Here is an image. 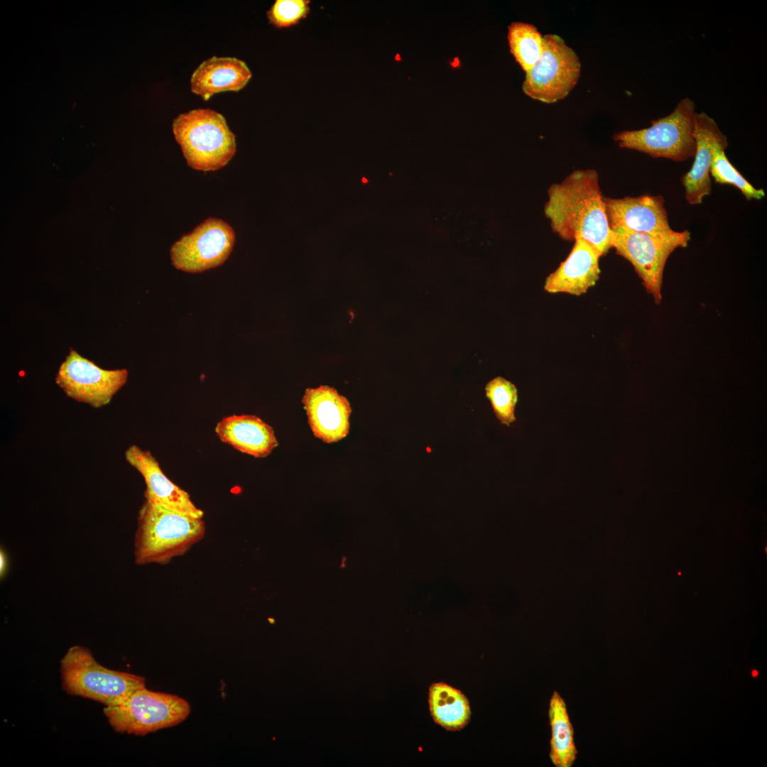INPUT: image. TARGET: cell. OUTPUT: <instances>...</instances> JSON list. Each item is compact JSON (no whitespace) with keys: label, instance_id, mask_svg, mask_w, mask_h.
<instances>
[{"label":"cell","instance_id":"1","mask_svg":"<svg viewBox=\"0 0 767 767\" xmlns=\"http://www.w3.org/2000/svg\"><path fill=\"white\" fill-rule=\"evenodd\" d=\"M548 195L544 212L554 232L565 240L586 241L600 256L612 248L613 231L595 170H575L550 185Z\"/></svg>","mask_w":767,"mask_h":767},{"label":"cell","instance_id":"2","mask_svg":"<svg viewBox=\"0 0 767 767\" xmlns=\"http://www.w3.org/2000/svg\"><path fill=\"white\" fill-rule=\"evenodd\" d=\"M202 518L166 508L145 501L138 516L134 538L137 565H164L185 554L205 535Z\"/></svg>","mask_w":767,"mask_h":767},{"label":"cell","instance_id":"3","mask_svg":"<svg viewBox=\"0 0 767 767\" xmlns=\"http://www.w3.org/2000/svg\"><path fill=\"white\" fill-rule=\"evenodd\" d=\"M173 132L188 165L214 171L225 166L236 153V136L225 118L210 109H197L178 115Z\"/></svg>","mask_w":767,"mask_h":767},{"label":"cell","instance_id":"4","mask_svg":"<svg viewBox=\"0 0 767 767\" xmlns=\"http://www.w3.org/2000/svg\"><path fill=\"white\" fill-rule=\"evenodd\" d=\"M62 687L69 695L97 701L105 707L121 704L146 686L143 677L109 669L87 648L71 646L60 660Z\"/></svg>","mask_w":767,"mask_h":767},{"label":"cell","instance_id":"5","mask_svg":"<svg viewBox=\"0 0 767 767\" xmlns=\"http://www.w3.org/2000/svg\"><path fill=\"white\" fill-rule=\"evenodd\" d=\"M696 114L694 102L686 97L671 114L652 121L650 127L623 131L613 138L621 148L682 162L694 157L696 152Z\"/></svg>","mask_w":767,"mask_h":767},{"label":"cell","instance_id":"6","mask_svg":"<svg viewBox=\"0 0 767 767\" xmlns=\"http://www.w3.org/2000/svg\"><path fill=\"white\" fill-rule=\"evenodd\" d=\"M104 714L117 732L143 736L180 724L190 713L185 699L143 687L119 705L105 707Z\"/></svg>","mask_w":767,"mask_h":767},{"label":"cell","instance_id":"7","mask_svg":"<svg viewBox=\"0 0 767 767\" xmlns=\"http://www.w3.org/2000/svg\"><path fill=\"white\" fill-rule=\"evenodd\" d=\"M581 62L577 53L559 36H543V51L538 61L526 72L522 85L529 97L544 103L565 98L577 85Z\"/></svg>","mask_w":767,"mask_h":767},{"label":"cell","instance_id":"8","mask_svg":"<svg viewBox=\"0 0 767 767\" xmlns=\"http://www.w3.org/2000/svg\"><path fill=\"white\" fill-rule=\"evenodd\" d=\"M612 248L634 267L646 290L656 303L662 299L663 271L671 253L678 247L687 246L690 238L688 231L679 232L673 237H662L634 232L621 227L611 228Z\"/></svg>","mask_w":767,"mask_h":767},{"label":"cell","instance_id":"9","mask_svg":"<svg viewBox=\"0 0 767 767\" xmlns=\"http://www.w3.org/2000/svg\"><path fill=\"white\" fill-rule=\"evenodd\" d=\"M235 243L232 227L221 219L209 218L175 241L170 250L173 266L200 273L224 263Z\"/></svg>","mask_w":767,"mask_h":767},{"label":"cell","instance_id":"10","mask_svg":"<svg viewBox=\"0 0 767 767\" xmlns=\"http://www.w3.org/2000/svg\"><path fill=\"white\" fill-rule=\"evenodd\" d=\"M127 378L126 369H103L71 349L59 367L55 382L68 397L100 408L111 401Z\"/></svg>","mask_w":767,"mask_h":767},{"label":"cell","instance_id":"11","mask_svg":"<svg viewBox=\"0 0 767 767\" xmlns=\"http://www.w3.org/2000/svg\"><path fill=\"white\" fill-rule=\"evenodd\" d=\"M604 200L611 229L621 227L662 237H673L679 233L670 227L665 200L661 195L604 197Z\"/></svg>","mask_w":767,"mask_h":767},{"label":"cell","instance_id":"12","mask_svg":"<svg viewBox=\"0 0 767 767\" xmlns=\"http://www.w3.org/2000/svg\"><path fill=\"white\" fill-rule=\"evenodd\" d=\"M302 403L308 424L315 437L333 443L349 432L352 408L346 397L329 386L305 389Z\"/></svg>","mask_w":767,"mask_h":767},{"label":"cell","instance_id":"13","mask_svg":"<svg viewBox=\"0 0 767 767\" xmlns=\"http://www.w3.org/2000/svg\"><path fill=\"white\" fill-rule=\"evenodd\" d=\"M125 457L144 479L146 501L193 518H202L204 512L194 504L187 491L169 479L149 451L133 445L126 450Z\"/></svg>","mask_w":767,"mask_h":767},{"label":"cell","instance_id":"14","mask_svg":"<svg viewBox=\"0 0 767 767\" xmlns=\"http://www.w3.org/2000/svg\"><path fill=\"white\" fill-rule=\"evenodd\" d=\"M575 241L567 258L547 277L544 285L547 292L580 295L599 279L600 254L586 241Z\"/></svg>","mask_w":767,"mask_h":767},{"label":"cell","instance_id":"15","mask_svg":"<svg viewBox=\"0 0 767 767\" xmlns=\"http://www.w3.org/2000/svg\"><path fill=\"white\" fill-rule=\"evenodd\" d=\"M214 431L222 442L256 458L266 457L278 446L273 428L254 415L224 417Z\"/></svg>","mask_w":767,"mask_h":767},{"label":"cell","instance_id":"16","mask_svg":"<svg viewBox=\"0 0 767 767\" xmlns=\"http://www.w3.org/2000/svg\"><path fill=\"white\" fill-rule=\"evenodd\" d=\"M723 135L712 118L705 112L697 113L695 161L690 171L682 178L685 197L690 205L702 203L703 198L711 192L712 152L716 143Z\"/></svg>","mask_w":767,"mask_h":767},{"label":"cell","instance_id":"17","mask_svg":"<svg viewBox=\"0 0 767 767\" xmlns=\"http://www.w3.org/2000/svg\"><path fill=\"white\" fill-rule=\"evenodd\" d=\"M251 77V70L243 60L213 56L204 60L193 72L191 91L207 101L219 92L239 91Z\"/></svg>","mask_w":767,"mask_h":767},{"label":"cell","instance_id":"18","mask_svg":"<svg viewBox=\"0 0 767 767\" xmlns=\"http://www.w3.org/2000/svg\"><path fill=\"white\" fill-rule=\"evenodd\" d=\"M428 705L433 721L447 731H459L470 721L472 712L467 696L443 682L430 686Z\"/></svg>","mask_w":767,"mask_h":767},{"label":"cell","instance_id":"19","mask_svg":"<svg viewBox=\"0 0 767 767\" xmlns=\"http://www.w3.org/2000/svg\"><path fill=\"white\" fill-rule=\"evenodd\" d=\"M548 718L551 728L550 761L555 767H571L577 754L574 729L566 703L557 691L553 692L550 699Z\"/></svg>","mask_w":767,"mask_h":767},{"label":"cell","instance_id":"20","mask_svg":"<svg viewBox=\"0 0 767 767\" xmlns=\"http://www.w3.org/2000/svg\"><path fill=\"white\" fill-rule=\"evenodd\" d=\"M509 50L523 70L527 72L538 61L543 51V36L533 24L513 21L508 26Z\"/></svg>","mask_w":767,"mask_h":767},{"label":"cell","instance_id":"21","mask_svg":"<svg viewBox=\"0 0 767 767\" xmlns=\"http://www.w3.org/2000/svg\"><path fill=\"white\" fill-rule=\"evenodd\" d=\"M727 146V139L724 134L713 149L710 175L718 183L736 187L749 200L762 199L765 196L763 190L755 188L727 159L724 152Z\"/></svg>","mask_w":767,"mask_h":767},{"label":"cell","instance_id":"22","mask_svg":"<svg viewBox=\"0 0 767 767\" xmlns=\"http://www.w3.org/2000/svg\"><path fill=\"white\" fill-rule=\"evenodd\" d=\"M485 392L499 422L508 427L516 421L515 407L518 401V391L514 384L501 376L489 381Z\"/></svg>","mask_w":767,"mask_h":767},{"label":"cell","instance_id":"23","mask_svg":"<svg viewBox=\"0 0 767 767\" xmlns=\"http://www.w3.org/2000/svg\"><path fill=\"white\" fill-rule=\"evenodd\" d=\"M309 0H276L266 12L269 23L276 28L298 23L310 13Z\"/></svg>","mask_w":767,"mask_h":767},{"label":"cell","instance_id":"24","mask_svg":"<svg viewBox=\"0 0 767 767\" xmlns=\"http://www.w3.org/2000/svg\"><path fill=\"white\" fill-rule=\"evenodd\" d=\"M8 557L4 550H1L0 552V575L1 577L5 576L8 569Z\"/></svg>","mask_w":767,"mask_h":767},{"label":"cell","instance_id":"25","mask_svg":"<svg viewBox=\"0 0 767 767\" xmlns=\"http://www.w3.org/2000/svg\"><path fill=\"white\" fill-rule=\"evenodd\" d=\"M752 675H753L754 676H756V675H758V672H757V671H756V670H754V671H753V673H752Z\"/></svg>","mask_w":767,"mask_h":767}]
</instances>
